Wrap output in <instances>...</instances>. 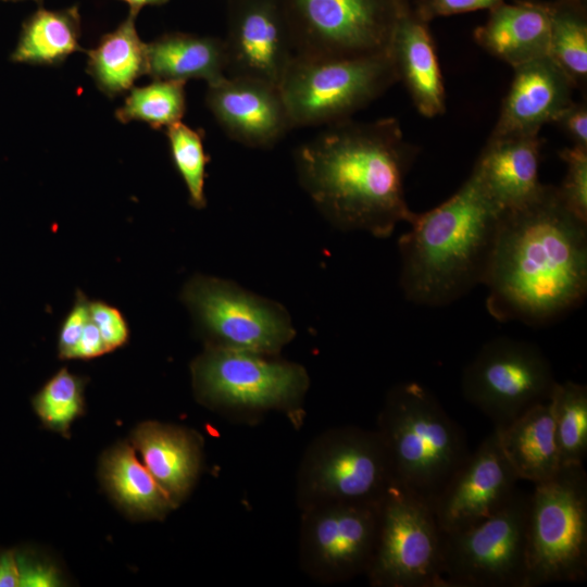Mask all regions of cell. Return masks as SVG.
<instances>
[{
	"label": "cell",
	"mask_w": 587,
	"mask_h": 587,
	"mask_svg": "<svg viewBox=\"0 0 587 587\" xmlns=\"http://www.w3.org/2000/svg\"><path fill=\"white\" fill-rule=\"evenodd\" d=\"M483 285L486 308L499 322L547 325L584 302L587 222L566 208L555 186L503 211Z\"/></svg>",
	"instance_id": "cell-1"
},
{
	"label": "cell",
	"mask_w": 587,
	"mask_h": 587,
	"mask_svg": "<svg viewBox=\"0 0 587 587\" xmlns=\"http://www.w3.org/2000/svg\"><path fill=\"white\" fill-rule=\"evenodd\" d=\"M416 155L397 118H349L301 143L294 160L301 187L334 227L386 238L413 216L404 179Z\"/></svg>",
	"instance_id": "cell-2"
},
{
	"label": "cell",
	"mask_w": 587,
	"mask_h": 587,
	"mask_svg": "<svg viewBox=\"0 0 587 587\" xmlns=\"http://www.w3.org/2000/svg\"><path fill=\"white\" fill-rule=\"evenodd\" d=\"M502 213L474 170L446 201L414 212L398 241L407 300L445 307L483 285Z\"/></svg>",
	"instance_id": "cell-3"
},
{
	"label": "cell",
	"mask_w": 587,
	"mask_h": 587,
	"mask_svg": "<svg viewBox=\"0 0 587 587\" xmlns=\"http://www.w3.org/2000/svg\"><path fill=\"white\" fill-rule=\"evenodd\" d=\"M375 429L392 483L429 503L470 452L463 429L417 382L398 383L387 391Z\"/></svg>",
	"instance_id": "cell-4"
},
{
	"label": "cell",
	"mask_w": 587,
	"mask_h": 587,
	"mask_svg": "<svg viewBox=\"0 0 587 587\" xmlns=\"http://www.w3.org/2000/svg\"><path fill=\"white\" fill-rule=\"evenodd\" d=\"M196 399L234 422L285 414L298 427L310 377L303 365L250 351L204 346L190 364Z\"/></svg>",
	"instance_id": "cell-5"
},
{
	"label": "cell",
	"mask_w": 587,
	"mask_h": 587,
	"mask_svg": "<svg viewBox=\"0 0 587 587\" xmlns=\"http://www.w3.org/2000/svg\"><path fill=\"white\" fill-rule=\"evenodd\" d=\"M398 82L388 52L352 58L294 54L279 84L292 127L351 116Z\"/></svg>",
	"instance_id": "cell-6"
},
{
	"label": "cell",
	"mask_w": 587,
	"mask_h": 587,
	"mask_svg": "<svg viewBox=\"0 0 587 587\" xmlns=\"http://www.w3.org/2000/svg\"><path fill=\"white\" fill-rule=\"evenodd\" d=\"M529 494L526 587L578 583L587 577V474L561 465Z\"/></svg>",
	"instance_id": "cell-7"
},
{
	"label": "cell",
	"mask_w": 587,
	"mask_h": 587,
	"mask_svg": "<svg viewBox=\"0 0 587 587\" xmlns=\"http://www.w3.org/2000/svg\"><path fill=\"white\" fill-rule=\"evenodd\" d=\"M392 476L376 429L338 426L317 435L305 448L296 475L300 511L333 503H379Z\"/></svg>",
	"instance_id": "cell-8"
},
{
	"label": "cell",
	"mask_w": 587,
	"mask_h": 587,
	"mask_svg": "<svg viewBox=\"0 0 587 587\" xmlns=\"http://www.w3.org/2000/svg\"><path fill=\"white\" fill-rule=\"evenodd\" d=\"M180 300L204 346L279 355L296 336L284 305L228 279L197 274Z\"/></svg>",
	"instance_id": "cell-9"
},
{
	"label": "cell",
	"mask_w": 587,
	"mask_h": 587,
	"mask_svg": "<svg viewBox=\"0 0 587 587\" xmlns=\"http://www.w3.org/2000/svg\"><path fill=\"white\" fill-rule=\"evenodd\" d=\"M444 533L430 503L391 484L379 505L374 551L365 571L372 587H447Z\"/></svg>",
	"instance_id": "cell-10"
},
{
	"label": "cell",
	"mask_w": 587,
	"mask_h": 587,
	"mask_svg": "<svg viewBox=\"0 0 587 587\" xmlns=\"http://www.w3.org/2000/svg\"><path fill=\"white\" fill-rule=\"evenodd\" d=\"M529 494L516 489L483 521L444 533L447 587H526Z\"/></svg>",
	"instance_id": "cell-11"
},
{
	"label": "cell",
	"mask_w": 587,
	"mask_h": 587,
	"mask_svg": "<svg viewBox=\"0 0 587 587\" xmlns=\"http://www.w3.org/2000/svg\"><path fill=\"white\" fill-rule=\"evenodd\" d=\"M558 382L535 344L505 336L487 341L464 367L462 395L501 428L530 407L550 400Z\"/></svg>",
	"instance_id": "cell-12"
},
{
	"label": "cell",
	"mask_w": 587,
	"mask_h": 587,
	"mask_svg": "<svg viewBox=\"0 0 587 587\" xmlns=\"http://www.w3.org/2000/svg\"><path fill=\"white\" fill-rule=\"evenodd\" d=\"M295 54L352 58L389 51L398 0H279Z\"/></svg>",
	"instance_id": "cell-13"
},
{
	"label": "cell",
	"mask_w": 587,
	"mask_h": 587,
	"mask_svg": "<svg viewBox=\"0 0 587 587\" xmlns=\"http://www.w3.org/2000/svg\"><path fill=\"white\" fill-rule=\"evenodd\" d=\"M379 505L333 502L300 511L302 571L322 584L365 574L375 547Z\"/></svg>",
	"instance_id": "cell-14"
},
{
	"label": "cell",
	"mask_w": 587,
	"mask_h": 587,
	"mask_svg": "<svg viewBox=\"0 0 587 587\" xmlns=\"http://www.w3.org/2000/svg\"><path fill=\"white\" fill-rule=\"evenodd\" d=\"M519 477L494 429L447 480L430 507L442 533L472 526L507 503Z\"/></svg>",
	"instance_id": "cell-15"
},
{
	"label": "cell",
	"mask_w": 587,
	"mask_h": 587,
	"mask_svg": "<svg viewBox=\"0 0 587 587\" xmlns=\"http://www.w3.org/2000/svg\"><path fill=\"white\" fill-rule=\"evenodd\" d=\"M229 76L279 87L295 51L279 0H230L224 39Z\"/></svg>",
	"instance_id": "cell-16"
},
{
	"label": "cell",
	"mask_w": 587,
	"mask_h": 587,
	"mask_svg": "<svg viewBox=\"0 0 587 587\" xmlns=\"http://www.w3.org/2000/svg\"><path fill=\"white\" fill-rule=\"evenodd\" d=\"M205 103L227 136L240 145L267 149L292 128L279 87L241 76L208 84Z\"/></svg>",
	"instance_id": "cell-17"
},
{
	"label": "cell",
	"mask_w": 587,
	"mask_h": 587,
	"mask_svg": "<svg viewBox=\"0 0 587 587\" xmlns=\"http://www.w3.org/2000/svg\"><path fill=\"white\" fill-rule=\"evenodd\" d=\"M514 74L491 136L539 134L574 101V84L549 57L513 67Z\"/></svg>",
	"instance_id": "cell-18"
},
{
	"label": "cell",
	"mask_w": 587,
	"mask_h": 587,
	"mask_svg": "<svg viewBox=\"0 0 587 587\" xmlns=\"http://www.w3.org/2000/svg\"><path fill=\"white\" fill-rule=\"evenodd\" d=\"M389 53L401 82L420 114L432 118L446 111V90L428 23L409 2L400 5Z\"/></svg>",
	"instance_id": "cell-19"
},
{
	"label": "cell",
	"mask_w": 587,
	"mask_h": 587,
	"mask_svg": "<svg viewBox=\"0 0 587 587\" xmlns=\"http://www.w3.org/2000/svg\"><path fill=\"white\" fill-rule=\"evenodd\" d=\"M541 145L539 134L489 136L473 170L503 211L527 203L541 191Z\"/></svg>",
	"instance_id": "cell-20"
},
{
	"label": "cell",
	"mask_w": 587,
	"mask_h": 587,
	"mask_svg": "<svg viewBox=\"0 0 587 587\" xmlns=\"http://www.w3.org/2000/svg\"><path fill=\"white\" fill-rule=\"evenodd\" d=\"M133 447L177 508L196 485L202 466L203 441L192 429L149 421L134 432Z\"/></svg>",
	"instance_id": "cell-21"
},
{
	"label": "cell",
	"mask_w": 587,
	"mask_h": 587,
	"mask_svg": "<svg viewBox=\"0 0 587 587\" xmlns=\"http://www.w3.org/2000/svg\"><path fill=\"white\" fill-rule=\"evenodd\" d=\"M549 34L550 2L504 1L489 10L486 22L474 30V40L513 68L548 55Z\"/></svg>",
	"instance_id": "cell-22"
},
{
	"label": "cell",
	"mask_w": 587,
	"mask_h": 587,
	"mask_svg": "<svg viewBox=\"0 0 587 587\" xmlns=\"http://www.w3.org/2000/svg\"><path fill=\"white\" fill-rule=\"evenodd\" d=\"M494 429L519 479L538 484L559 471L551 399L530 407L507 426Z\"/></svg>",
	"instance_id": "cell-23"
},
{
	"label": "cell",
	"mask_w": 587,
	"mask_h": 587,
	"mask_svg": "<svg viewBox=\"0 0 587 587\" xmlns=\"http://www.w3.org/2000/svg\"><path fill=\"white\" fill-rule=\"evenodd\" d=\"M147 75L157 80L198 78L208 84L226 76L224 39L188 33L163 34L147 43Z\"/></svg>",
	"instance_id": "cell-24"
},
{
	"label": "cell",
	"mask_w": 587,
	"mask_h": 587,
	"mask_svg": "<svg viewBox=\"0 0 587 587\" xmlns=\"http://www.w3.org/2000/svg\"><path fill=\"white\" fill-rule=\"evenodd\" d=\"M136 14L128 16L112 32L104 34L98 45L85 50L87 73L110 98L133 88L137 78L147 75V43L136 29Z\"/></svg>",
	"instance_id": "cell-25"
},
{
	"label": "cell",
	"mask_w": 587,
	"mask_h": 587,
	"mask_svg": "<svg viewBox=\"0 0 587 587\" xmlns=\"http://www.w3.org/2000/svg\"><path fill=\"white\" fill-rule=\"evenodd\" d=\"M101 477L115 501L138 517L161 520L175 509L127 442L115 446L104 455Z\"/></svg>",
	"instance_id": "cell-26"
},
{
	"label": "cell",
	"mask_w": 587,
	"mask_h": 587,
	"mask_svg": "<svg viewBox=\"0 0 587 587\" xmlns=\"http://www.w3.org/2000/svg\"><path fill=\"white\" fill-rule=\"evenodd\" d=\"M82 18L78 5L61 10L39 7L23 24L11 60L16 63L55 66L76 51L79 45Z\"/></svg>",
	"instance_id": "cell-27"
},
{
	"label": "cell",
	"mask_w": 587,
	"mask_h": 587,
	"mask_svg": "<svg viewBox=\"0 0 587 587\" xmlns=\"http://www.w3.org/2000/svg\"><path fill=\"white\" fill-rule=\"evenodd\" d=\"M548 55L570 77L575 87L587 83L586 1L550 2Z\"/></svg>",
	"instance_id": "cell-28"
},
{
	"label": "cell",
	"mask_w": 587,
	"mask_h": 587,
	"mask_svg": "<svg viewBox=\"0 0 587 587\" xmlns=\"http://www.w3.org/2000/svg\"><path fill=\"white\" fill-rule=\"evenodd\" d=\"M561 465L583 464L587 454V387L557 383L551 396Z\"/></svg>",
	"instance_id": "cell-29"
},
{
	"label": "cell",
	"mask_w": 587,
	"mask_h": 587,
	"mask_svg": "<svg viewBox=\"0 0 587 587\" xmlns=\"http://www.w3.org/2000/svg\"><path fill=\"white\" fill-rule=\"evenodd\" d=\"M185 83L157 80L142 87H133L124 104L115 111L121 123L140 121L153 129L167 128L180 122L186 111Z\"/></svg>",
	"instance_id": "cell-30"
},
{
	"label": "cell",
	"mask_w": 587,
	"mask_h": 587,
	"mask_svg": "<svg viewBox=\"0 0 587 587\" xmlns=\"http://www.w3.org/2000/svg\"><path fill=\"white\" fill-rule=\"evenodd\" d=\"M84 387L83 377L66 367L60 369L33 398L40 421L48 428L67 435L73 421L84 412Z\"/></svg>",
	"instance_id": "cell-31"
},
{
	"label": "cell",
	"mask_w": 587,
	"mask_h": 587,
	"mask_svg": "<svg viewBox=\"0 0 587 587\" xmlns=\"http://www.w3.org/2000/svg\"><path fill=\"white\" fill-rule=\"evenodd\" d=\"M173 163L185 183L190 205L203 209L207 205L204 183L207 177V155L202 134L177 122L165 130Z\"/></svg>",
	"instance_id": "cell-32"
},
{
	"label": "cell",
	"mask_w": 587,
	"mask_h": 587,
	"mask_svg": "<svg viewBox=\"0 0 587 587\" xmlns=\"http://www.w3.org/2000/svg\"><path fill=\"white\" fill-rule=\"evenodd\" d=\"M565 175L558 191L566 208L587 222V148L572 146L559 152Z\"/></svg>",
	"instance_id": "cell-33"
},
{
	"label": "cell",
	"mask_w": 587,
	"mask_h": 587,
	"mask_svg": "<svg viewBox=\"0 0 587 587\" xmlns=\"http://www.w3.org/2000/svg\"><path fill=\"white\" fill-rule=\"evenodd\" d=\"M89 313L100 332L108 352L127 344L129 327L117 308L102 300H89Z\"/></svg>",
	"instance_id": "cell-34"
},
{
	"label": "cell",
	"mask_w": 587,
	"mask_h": 587,
	"mask_svg": "<svg viewBox=\"0 0 587 587\" xmlns=\"http://www.w3.org/2000/svg\"><path fill=\"white\" fill-rule=\"evenodd\" d=\"M90 320L89 299L77 291L75 300L65 315L58 335V353L61 359L68 360L70 353L79 339L87 322Z\"/></svg>",
	"instance_id": "cell-35"
},
{
	"label": "cell",
	"mask_w": 587,
	"mask_h": 587,
	"mask_svg": "<svg viewBox=\"0 0 587 587\" xmlns=\"http://www.w3.org/2000/svg\"><path fill=\"white\" fill-rule=\"evenodd\" d=\"M505 0H416L414 11L427 23L440 16L491 10Z\"/></svg>",
	"instance_id": "cell-36"
},
{
	"label": "cell",
	"mask_w": 587,
	"mask_h": 587,
	"mask_svg": "<svg viewBox=\"0 0 587 587\" xmlns=\"http://www.w3.org/2000/svg\"><path fill=\"white\" fill-rule=\"evenodd\" d=\"M20 586H55L59 583L55 570L35 557L15 552Z\"/></svg>",
	"instance_id": "cell-37"
},
{
	"label": "cell",
	"mask_w": 587,
	"mask_h": 587,
	"mask_svg": "<svg viewBox=\"0 0 587 587\" xmlns=\"http://www.w3.org/2000/svg\"><path fill=\"white\" fill-rule=\"evenodd\" d=\"M572 140L573 146L587 148L586 101L572 102L554 122Z\"/></svg>",
	"instance_id": "cell-38"
},
{
	"label": "cell",
	"mask_w": 587,
	"mask_h": 587,
	"mask_svg": "<svg viewBox=\"0 0 587 587\" xmlns=\"http://www.w3.org/2000/svg\"><path fill=\"white\" fill-rule=\"evenodd\" d=\"M108 353L103 339L100 335V332L93 321L90 320L87 322L79 339L74 346L73 350L70 353L68 360L71 359H93L101 357Z\"/></svg>",
	"instance_id": "cell-39"
},
{
	"label": "cell",
	"mask_w": 587,
	"mask_h": 587,
	"mask_svg": "<svg viewBox=\"0 0 587 587\" xmlns=\"http://www.w3.org/2000/svg\"><path fill=\"white\" fill-rule=\"evenodd\" d=\"M20 586V572L15 551L0 552V587Z\"/></svg>",
	"instance_id": "cell-40"
},
{
	"label": "cell",
	"mask_w": 587,
	"mask_h": 587,
	"mask_svg": "<svg viewBox=\"0 0 587 587\" xmlns=\"http://www.w3.org/2000/svg\"><path fill=\"white\" fill-rule=\"evenodd\" d=\"M128 4L129 12L138 15L140 10L148 5H163L170 0H121Z\"/></svg>",
	"instance_id": "cell-41"
},
{
	"label": "cell",
	"mask_w": 587,
	"mask_h": 587,
	"mask_svg": "<svg viewBox=\"0 0 587 587\" xmlns=\"http://www.w3.org/2000/svg\"><path fill=\"white\" fill-rule=\"evenodd\" d=\"M0 1H5L7 2V1H21V0H0ZM34 1H36L40 5L42 4V0H34Z\"/></svg>",
	"instance_id": "cell-42"
},
{
	"label": "cell",
	"mask_w": 587,
	"mask_h": 587,
	"mask_svg": "<svg viewBox=\"0 0 587 587\" xmlns=\"http://www.w3.org/2000/svg\"><path fill=\"white\" fill-rule=\"evenodd\" d=\"M399 2H409L410 0H398Z\"/></svg>",
	"instance_id": "cell-43"
},
{
	"label": "cell",
	"mask_w": 587,
	"mask_h": 587,
	"mask_svg": "<svg viewBox=\"0 0 587 587\" xmlns=\"http://www.w3.org/2000/svg\"><path fill=\"white\" fill-rule=\"evenodd\" d=\"M579 1H586V0H579Z\"/></svg>",
	"instance_id": "cell-44"
}]
</instances>
